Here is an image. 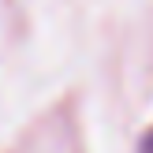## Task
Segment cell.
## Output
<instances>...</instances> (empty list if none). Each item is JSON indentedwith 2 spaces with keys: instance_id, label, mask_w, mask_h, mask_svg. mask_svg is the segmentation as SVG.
<instances>
[{
  "instance_id": "6da1fadb",
  "label": "cell",
  "mask_w": 153,
  "mask_h": 153,
  "mask_svg": "<svg viewBox=\"0 0 153 153\" xmlns=\"http://www.w3.org/2000/svg\"><path fill=\"white\" fill-rule=\"evenodd\" d=\"M142 153H153V131L146 134V142H142Z\"/></svg>"
}]
</instances>
